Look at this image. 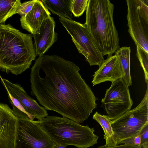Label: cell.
I'll use <instances>...</instances> for the list:
<instances>
[{
  "mask_svg": "<svg viewBox=\"0 0 148 148\" xmlns=\"http://www.w3.org/2000/svg\"><path fill=\"white\" fill-rule=\"evenodd\" d=\"M73 62L56 55L35 60L30 74L31 94L47 110L78 123L89 117L98 99Z\"/></svg>",
  "mask_w": 148,
  "mask_h": 148,
  "instance_id": "6da1fadb",
  "label": "cell"
},
{
  "mask_svg": "<svg viewBox=\"0 0 148 148\" xmlns=\"http://www.w3.org/2000/svg\"><path fill=\"white\" fill-rule=\"evenodd\" d=\"M32 34L23 33L10 24H0V69L16 75L30 68L36 53Z\"/></svg>",
  "mask_w": 148,
  "mask_h": 148,
  "instance_id": "7a4b0ae2",
  "label": "cell"
},
{
  "mask_svg": "<svg viewBox=\"0 0 148 148\" xmlns=\"http://www.w3.org/2000/svg\"><path fill=\"white\" fill-rule=\"evenodd\" d=\"M114 5L109 0H88L84 24L103 56H112L119 48L113 18Z\"/></svg>",
  "mask_w": 148,
  "mask_h": 148,
  "instance_id": "3957f363",
  "label": "cell"
},
{
  "mask_svg": "<svg viewBox=\"0 0 148 148\" xmlns=\"http://www.w3.org/2000/svg\"><path fill=\"white\" fill-rule=\"evenodd\" d=\"M38 121L56 145L87 148L97 143L99 136L94 128L82 125L65 117L47 116Z\"/></svg>",
  "mask_w": 148,
  "mask_h": 148,
  "instance_id": "277c9868",
  "label": "cell"
},
{
  "mask_svg": "<svg viewBox=\"0 0 148 148\" xmlns=\"http://www.w3.org/2000/svg\"><path fill=\"white\" fill-rule=\"evenodd\" d=\"M148 86L144 98L135 108L116 119L111 124L118 145L123 140L140 134L148 124Z\"/></svg>",
  "mask_w": 148,
  "mask_h": 148,
  "instance_id": "5b68a950",
  "label": "cell"
},
{
  "mask_svg": "<svg viewBox=\"0 0 148 148\" xmlns=\"http://www.w3.org/2000/svg\"><path fill=\"white\" fill-rule=\"evenodd\" d=\"M59 20L71 36L79 52L84 56L90 66H100L104 60L103 56L85 24L62 17Z\"/></svg>",
  "mask_w": 148,
  "mask_h": 148,
  "instance_id": "8992f818",
  "label": "cell"
},
{
  "mask_svg": "<svg viewBox=\"0 0 148 148\" xmlns=\"http://www.w3.org/2000/svg\"><path fill=\"white\" fill-rule=\"evenodd\" d=\"M128 31L136 46L148 53V0H127Z\"/></svg>",
  "mask_w": 148,
  "mask_h": 148,
  "instance_id": "52a82bcc",
  "label": "cell"
},
{
  "mask_svg": "<svg viewBox=\"0 0 148 148\" xmlns=\"http://www.w3.org/2000/svg\"><path fill=\"white\" fill-rule=\"evenodd\" d=\"M15 148H55L56 145L43 130L38 121L17 118Z\"/></svg>",
  "mask_w": 148,
  "mask_h": 148,
  "instance_id": "ba28073f",
  "label": "cell"
},
{
  "mask_svg": "<svg viewBox=\"0 0 148 148\" xmlns=\"http://www.w3.org/2000/svg\"><path fill=\"white\" fill-rule=\"evenodd\" d=\"M101 102L107 116L112 121L130 110L133 104L129 87L122 78L112 82Z\"/></svg>",
  "mask_w": 148,
  "mask_h": 148,
  "instance_id": "9c48e42d",
  "label": "cell"
},
{
  "mask_svg": "<svg viewBox=\"0 0 148 148\" xmlns=\"http://www.w3.org/2000/svg\"><path fill=\"white\" fill-rule=\"evenodd\" d=\"M1 82L7 92L18 101L30 119L34 120L35 118H37L40 120L48 116L47 110L39 105L35 100L29 96L20 84L13 83L1 77Z\"/></svg>",
  "mask_w": 148,
  "mask_h": 148,
  "instance_id": "30bf717a",
  "label": "cell"
},
{
  "mask_svg": "<svg viewBox=\"0 0 148 148\" xmlns=\"http://www.w3.org/2000/svg\"><path fill=\"white\" fill-rule=\"evenodd\" d=\"M18 121L7 104L0 103V148H15Z\"/></svg>",
  "mask_w": 148,
  "mask_h": 148,
  "instance_id": "8fae6325",
  "label": "cell"
},
{
  "mask_svg": "<svg viewBox=\"0 0 148 148\" xmlns=\"http://www.w3.org/2000/svg\"><path fill=\"white\" fill-rule=\"evenodd\" d=\"M55 26L53 18L50 16L43 21L39 32L32 35L34 39V45L36 56L41 57L45 55L58 40V34L55 30Z\"/></svg>",
  "mask_w": 148,
  "mask_h": 148,
  "instance_id": "7c38bea8",
  "label": "cell"
},
{
  "mask_svg": "<svg viewBox=\"0 0 148 148\" xmlns=\"http://www.w3.org/2000/svg\"><path fill=\"white\" fill-rule=\"evenodd\" d=\"M123 75L119 58L114 55L108 57L103 60L93 75L92 83L94 86L106 81L112 82L122 79Z\"/></svg>",
  "mask_w": 148,
  "mask_h": 148,
  "instance_id": "4fadbf2b",
  "label": "cell"
},
{
  "mask_svg": "<svg viewBox=\"0 0 148 148\" xmlns=\"http://www.w3.org/2000/svg\"><path fill=\"white\" fill-rule=\"evenodd\" d=\"M50 15L41 0H35L31 10L25 16L21 17V26L32 35L38 34L44 20Z\"/></svg>",
  "mask_w": 148,
  "mask_h": 148,
  "instance_id": "5bb4252c",
  "label": "cell"
},
{
  "mask_svg": "<svg viewBox=\"0 0 148 148\" xmlns=\"http://www.w3.org/2000/svg\"><path fill=\"white\" fill-rule=\"evenodd\" d=\"M45 7L54 14L60 18L72 20V14L71 9V0H42Z\"/></svg>",
  "mask_w": 148,
  "mask_h": 148,
  "instance_id": "9a60e30c",
  "label": "cell"
},
{
  "mask_svg": "<svg viewBox=\"0 0 148 148\" xmlns=\"http://www.w3.org/2000/svg\"><path fill=\"white\" fill-rule=\"evenodd\" d=\"M114 53V55L119 58L123 73L122 79L129 87L132 84L130 72V48L129 47H122L119 48Z\"/></svg>",
  "mask_w": 148,
  "mask_h": 148,
  "instance_id": "2e32d148",
  "label": "cell"
},
{
  "mask_svg": "<svg viewBox=\"0 0 148 148\" xmlns=\"http://www.w3.org/2000/svg\"><path fill=\"white\" fill-rule=\"evenodd\" d=\"M92 118L101 125L103 130L104 138L106 141L104 146L109 147L118 145L111 126L112 121L109 117L107 115H101L96 112Z\"/></svg>",
  "mask_w": 148,
  "mask_h": 148,
  "instance_id": "e0dca14e",
  "label": "cell"
},
{
  "mask_svg": "<svg viewBox=\"0 0 148 148\" xmlns=\"http://www.w3.org/2000/svg\"><path fill=\"white\" fill-rule=\"evenodd\" d=\"M21 3L20 0H0V24L16 14L18 7Z\"/></svg>",
  "mask_w": 148,
  "mask_h": 148,
  "instance_id": "ac0fdd59",
  "label": "cell"
},
{
  "mask_svg": "<svg viewBox=\"0 0 148 148\" xmlns=\"http://www.w3.org/2000/svg\"><path fill=\"white\" fill-rule=\"evenodd\" d=\"M9 101L12 107V112L17 118H29L28 114L18 101L7 92Z\"/></svg>",
  "mask_w": 148,
  "mask_h": 148,
  "instance_id": "d6986e66",
  "label": "cell"
},
{
  "mask_svg": "<svg viewBox=\"0 0 148 148\" xmlns=\"http://www.w3.org/2000/svg\"><path fill=\"white\" fill-rule=\"evenodd\" d=\"M136 55L144 71L145 82L148 83V53L141 47L136 46Z\"/></svg>",
  "mask_w": 148,
  "mask_h": 148,
  "instance_id": "ffe728a7",
  "label": "cell"
},
{
  "mask_svg": "<svg viewBox=\"0 0 148 148\" xmlns=\"http://www.w3.org/2000/svg\"><path fill=\"white\" fill-rule=\"evenodd\" d=\"M88 0H71V9L74 17H78L82 15L86 10Z\"/></svg>",
  "mask_w": 148,
  "mask_h": 148,
  "instance_id": "44dd1931",
  "label": "cell"
},
{
  "mask_svg": "<svg viewBox=\"0 0 148 148\" xmlns=\"http://www.w3.org/2000/svg\"><path fill=\"white\" fill-rule=\"evenodd\" d=\"M35 1V0H33L21 3L18 7L16 14H19L21 17L25 16L31 10Z\"/></svg>",
  "mask_w": 148,
  "mask_h": 148,
  "instance_id": "7402d4cb",
  "label": "cell"
},
{
  "mask_svg": "<svg viewBox=\"0 0 148 148\" xmlns=\"http://www.w3.org/2000/svg\"><path fill=\"white\" fill-rule=\"evenodd\" d=\"M141 137L139 134L135 136L125 139L119 143V144H125L140 146Z\"/></svg>",
  "mask_w": 148,
  "mask_h": 148,
  "instance_id": "603a6c76",
  "label": "cell"
},
{
  "mask_svg": "<svg viewBox=\"0 0 148 148\" xmlns=\"http://www.w3.org/2000/svg\"><path fill=\"white\" fill-rule=\"evenodd\" d=\"M140 146L148 145V124L146 125L140 132Z\"/></svg>",
  "mask_w": 148,
  "mask_h": 148,
  "instance_id": "cb8c5ba5",
  "label": "cell"
},
{
  "mask_svg": "<svg viewBox=\"0 0 148 148\" xmlns=\"http://www.w3.org/2000/svg\"><path fill=\"white\" fill-rule=\"evenodd\" d=\"M141 146L124 144L111 147H107L104 145L99 146L97 148H141Z\"/></svg>",
  "mask_w": 148,
  "mask_h": 148,
  "instance_id": "d4e9b609",
  "label": "cell"
},
{
  "mask_svg": "<svg viewBox=\"0 0 148 148\" xmlns=\"http://www.w3.org/2000/svg\"><path fill=\"white\" fill-rule=\"evenodd\" d=\"M66 146L63 145H57L55 148H66Z\"/></svg>",
  "mask_w": 148,
  "mask_h": 148,
  "instance_id": "484cf974",
  "label": "cell"
}]
</instances>
